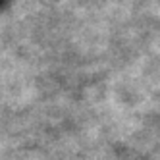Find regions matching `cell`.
Here are the masks:
<instances>
[{"mask_svg": "<svg viewBox=\"0 0 160 160\" xmlns=\"http://www.w3.org/2000/svg\"><path fill=\"white\" fill-rule=\"evenodd\" d=\"M0 2H2V0H0Z\"/></svg>", "mask_w": 160, "mask_h": 160, "instance_id": "obj_1", "label": "cell"}]
</instances>
